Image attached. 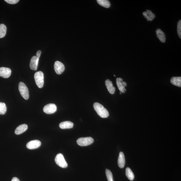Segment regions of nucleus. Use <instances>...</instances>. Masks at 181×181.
Masks as SVG:
<instances>
[{
  "label": "nucleus",
  "mask_w": 181,
  "mask_h": 181,
  "mask_svg": "<svg viewBox=\"0 0 181 181\" xmlns=\"http://www.w3.org/2000/svg\"><path fill=\"white\" fill-rule=\"evenodd\" d=\"M95 110L97 114L101 117L103 118H107L109 115V113L108 110L100 104L98 103H95L93 105Z\"/></svg>",
  "instance_id": "nucleus-1"
},
{
  "label": "nucleus",
  "mask_w": 181,
  "mask_h": 181,
  "mask_svg": "<svg viewBox=\"0 0 181 181\" xmlns=\"http://www.w3.org/2000/svg\"><path fill=\"white\" fill-rule=\"evenodd\" d=\"M34 79L38 87L42 88L44 83V74L41 71L37 72L34 75Z\"/></svg>",
  "instance_id": "nucleus-2"
},
{
  "label": "nucleus",
  "mask_w": 181,
  "mask_h": 181,
  "mask_svg": "<svg viewBox=\"0 0 181 181\" xmlns=\"http://www.w3.org/2000/svg\"><path fill=\"white\" fill-rule=\"evenodd\" d=\"M18 90L23 98L26 100L29 98V92L27 87L24 83L20 82L18 84Z\"/></svg>",
  "instance_id": "nucleus-3"
},
{
  "label": "nucleus",
  "mask_w": 181,
  "mask_h": 181,
  "mask_svg": "<svg viewBox=\"0 0 181 181\" xmlns=\"http://www.w3.org/2000/svg\"><path fill=\"white\" fill-rule=\"evenodd\" d=\"M94 140L91 137H81L77 140L78 144L81 146H86L90 145L94 142Z\"/></svg>",
  "instance_id": "nucleus-4"
},
{
  "label": "nucleus",
  "mask_w": 181,
  "mask_h": 181,
  "mask_svg": "<svg viewBox=\"0 0 181 181\" xmlns=\"http://www.w3.org/2000/svg\"><path fill=\"white\" fill-rule=\"evenodd\" d=\"M55 161L56 163L62 168H66L68 166L63 155L61 153H59L57 155Z\"/></svg>",
  "instance_id": "nucleus-5"
},
{
  "label": "nucleus",
  "mask_w": 181,
  "mask_h": 181,
  "mask_svg": "<svg viewBox=\"0 0 181 181\" xmlns=\"http://www.w3.org/2000/svg\"><path fill=\"white\" fill-rule=\"evenodd\" d=\"M44 112L47 114H51L55 113L57 110V107L55 104H48L44 108Z\"/></svg>",
  "instance_id": "nucleus-6"
},
{
  "label": "nucleus",
  "mask_w": 181,
  "mask_h": 181,
  "mask_svg": "<svg viewBox=\"0 0 181 181\" xmlns=\"http://www.w3.org/2000/svg\"><path fill=\"white\" fill-rule=\"evenodd\" d=\"M54 69L57 74L61 75L64 71V65L60 61H57L54 64Z\"/></svg>",
  "instance_id": "nucleus-7"
},
{
  "label": "nucleus",
  "mask_w": 181,
  "mask_h": 181,
  "mask_svg": "<svg viewBox=\"0 0 181 181\" xmlns=\"http://www.w3.org/2000/svg\"><path fill=\"white\" fill-rule=\"evenodd\" d=\"M117 84L119 90L121 93H125L126 91L125 87L127 86V83L123 81L122 78H117L116 80Z\"/></svg>",
  "instance_id": "nucleus-8"
},
{
  "label": "nucleus",
  "mask_w": 181,
  "mask_h": 181,
  "mask_svg": "<svg viewBox=\"0 0 181 181\" xmlns=\"http://www.w3.org/2000/svg\"><path fill=\"white\" fill-rule=\"evenodd\" d=\"M41 143L38 140H31L28 143L26 147L28 149L32 150L38 148L41 146Z\"/></svg>",
  "instance_id": "nucleus-9"
},
{
  "label": "nucleus",
  "mask_w": 181,
  "mask_h": 181,
  "mask_svg": "<svg viewBox=\"0 0 181 181\" xmlns=\"http://www.w3.org/2000/svg\"><path fill=\"white\" fill-rule=\"evenodd\" d=\"M11 70L7 67H0V77L4 78H9L11 74Z\"/></svg>",
  "instance_id": "nucleus-10"
},
{
  "label": "nucleus",
  "mask_w": 181,
  "mask_h": 181,
  "mask_svg": "<svg viewBox=\"0 0 181 181\" xmlns=\"http://www.w3.org/2000/svg\"><path fill=\"white\" fill-rule=\"evenodd\" d=\"M39 58L36 56H34L31 59L30 66L31 69L36 71L38 65Z\"/></svg>",
  "instance_id": "nucleus-11"
},
{
  "label": "nucleus",
  "mask_w": 181,
  "mask_h": 181,
  "mask_svg": "<svg viewBox=\"0 0 181 181\" xmlns=\"http://www.w3.org/2000/svg\"><path fill=\"white\" fill-rule=\"evenodd\" d=\"M118 164L121 168H123L125 164V158L124 154L123 152H120L118 159Z\"/></svg>",
  "instance_id": "nucleus-12"
},
{
  "label": "nucleus",
  "mask_w": 181,
  "mask_h": 181,
  "mask_svg": "<svg viewBox=\"0 0 181 181\" xmlns=\"http://www.w3.org/2000/svg\"><path fill=\"white\" fill-rule=\"evenodd\" d=\"M105 84L109 93L111 94H114L115 91V88L113 86L111 81L109 79L106 80L105 81Z\"/></svg>",
  "instance_id": "nucleus-13"
},
{
  "label": "nucleus",
  "mask_w": 181,
  "mask_h": 181,
  "mask_svg": "<svg viewBox=\"0 0 181 181\" xmlns=\"http://www.w3.org/2000/svg\"><path fill=\"white\" fill-rule=\"evenodd\" d=\"M145 18L148 21H152L155 18V15L151 10H147L146 11L143 13Z\"/></svg>",
  "instance_id": "nucleus-14"
},
{
  "label": "nucleus",
  "mask_w": 181,
  "mask_h": 181,
  "mask_svg": "<svg viewBox=\"0 0 181 181\" xmlns=\"http://www.w3.org/2000/svg\"><path fill=\"white\" fill-rule=\"evenodd\" d=\"M59 127L63 129H69L73 128L74 123L71 121H65L59 124Z\"/></svg>",
  "instance_id": "nucleus-15"
},
{
  "label": "nucleus",
  "mask_w": 181,
  "mask_h": 181,
  "mask_svg": "<svg viewBox=\"0 0 181 181\" xmlns=\"http://www.w3.org/2000/svg\"><path fill=\"white\" fill-rule=\"evenodd\" d=\"M156 34L158 39L162 43L166 41V36L164 32L161 29H158L156 31Z\"/></svg>",
  "instance_id": "nucleus-16"
},
{
  "label": "nucleus",
  "mask_w": 181,
  "mask_h": 181,
  "mask_svg": "<svg viewBox=\"0 0 181 181\" xmlns=\"http://www.w3.org/2000/svg\"><path fill=\"white\" fill-rule=\"evenodd\" d=\"M28 129V126L26 124H23L18 126L15 131L16 134H20L25 132Z\"/></svg>",
  "instance_id": "nucleus-17"
},
{
  "label": "nucleus",
  "mask_w": 181,
  "mask_h": 181,
  "mask_svg": "<svg viewBox=\"0 0 181 181\" xmlns=\"http://www.w3.org/2000/svg\"><path fill=\"white\" fill-rule=\"evenodd\" d=\"M171 82L173 85L181 87V77H173L171 78Z\"/></svg>",
  "instance_id": "nucleus-18"
},
{
  "label": "nucleus",
  "mask_w": 181,
  "mask_h": 181,
  "mask_svg": "<svg viewBox=\"0 0 181 181\" xmlns=\"http://www.w3.org/2000/svg\"><path fill=\"white\" fill-rule=\"evenodd\" d=\"M126 174L128 179L130 180H133L134 178V174L131 169L127 167L126 170Z\"/></svg>",
  "instance_id": "nucleus-19"
},
{
  "label": "nucleus",
  "mask_w": 181,
  "mask_h": 181,
  "mask_svg": "<svg viewBox=\"0 0 181 181\" xmlns=\"http://www.w3.org/2000/svg\"><path fill=\"white\" fill-rule=\"evenodd\" d=\"M7 28L4 24H0V38L5 37L7 33Z\"/></svg>",
  "instance_id": "nucleus-20"
},
{
  "label": "nucleus",
  "mask_w": 181,
  "mask_h": 181,
  "mask_svg": "<svg viewBox=\"0 0 181 181\" xmlns=\"http://www.w3.org/2000/svg\"><path fill=\"white\" fill-rule=\"evenodd\" d=\"M97 1L100 5L103 7L109 8L110 6V3L107 0H97Z\"/></svg>",
  "instance_id": "nucleus-21"
},
{
  "label": "nucleus",
  "mask_w": 181,
  "mask_h": 181,
  "mask_svg": "<svg viewBox=\"0 0 181 181\" xmlns=\"http://www.w3.org/2000/svg\"><path fill=\"white\" fill-rule=\"evenodd\" d=\"M7 107L4 103L0 102V115H4L6 113Z\"/></svg>",
  "instance_id": "nucleus-22"
},
{
  "label": "nucleus",
  "mask_w": 181,
  "mask_h": 181,
  "mask_svg": "<svg viewBox=\"0 0 181 181\" xmlns=\"http://www.w3.org/2000/svg\"><path fill=\"white\" fill-rule=\"evenodd\" d=\"M106 175L108 181H113V175L111 171L109 170L106 169L105 171Z\"/></svg>",
  "instance_id": "nucleus-23"
},
{
  "label": "nucleus",
  "mask_w": 181,
  "mask_h": 181,
  "mask_svg": "<svg viewBox=\"0 0 181 181\" xmlns=\"http://www.w3.org/2000/svg\"><path fill=\"white\" fill-rule=\"evenodd\" d=\"M177 32L178 36L181 38V21L180 20L178 22L177 26Z\"/></svg>",
  "instance_id": "nucleus-24"
},
{
  "label": "nucleus",
  "mask_w": 181,
  "mask_h": 181,
  "mask_svg": "<svg viewBox=\"0 0 181 181\" xmlns=\"http://www.w3.org/2000/svg\"><path fill=\"white\" fill-rule=\"evenodd\" d=\"M4 1L10 4H15L17 3L19 1V0H5Z\"/></svg>",
  "instance_id": "nucleus-25"
},
{
  "label": "nucleus",
  "mask_w": 181,
  "mask_h": 181,
  "mask_svg": "<svg viewBox=\"0 0 181 181\" xmlns=\"http://www.w3.org/2000/svg\"><path fill=\"white\" fill-rule=\"evenodd\" d=\"M41 50H38L37 51V52L36 54V56L37 57L39 58L40 55H41Z\"/></svg>",
  "instance_id": "nucleus-26"
},
{
  "label": "nucleus",
  "mask_w": 181,
  "mask_h": 181,
  "mask_svg": "<svg viewBox=\"0 0 181 181\" xmlns=\"http://www.w3.org/2000/svg\"><path fill=\"white\" fill-rule=\"evenodd\" d=\"M11 181H20V180L18 178L14 177L13 178Z\"/></svg>",
  "instance_id": "nucleus-27"
},
{
  "label": "nucleus",
  "mask_w": 181,
  "mask_h": 181,
  "mask_svg": "<svg viewBox=\"0 0 181 181\" xmlns=\"http://www.w3.org/2000/svg\"><path fill=\"white\" fill-rule=\"evenodd\" d=\"M114 76L115 77V75H114Z\"/></svg>",
  "instance_id": "nucleus-28"
},
{
  "label": "nucleus",
  "mask_w": 181,
  "mask_h": 181,
  "mask_svg": "<svg viewBox=\"0 0 181 181\" xmlns=\"http://www.w3.org/2000/svg\"><path fill=\"white\" fill-rule=\"evenodd\" d=\"M120 94H121V92H120Z\"/></svg>",
  "instance_id": "nucleus-29"
}]
</instances>
